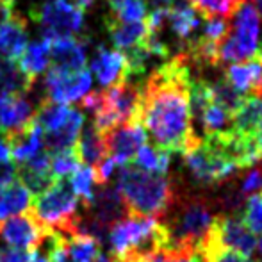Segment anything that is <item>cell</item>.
Here are the masks:
<instances>
[{
	"mask_svg": "<svg viewBox=\"0 0 262 262\" xmlns=\"http://www.w3.org/2000/svg\"><path fill=\"white\" fill-rule=\"evenodd\" d=\"M187 54H179L157 68L141 91V125L156 148L166 154L186 152L198 141L189 105Z\"/></svg>",
	"mask_w": 262,
	"mask_h": 262,
	"instance_id": "cell-1",
	"label": "cell"
},
{
	"mask_svg": "<svg viewBox=\"0 0 262 262\" xmlns=\"http://www.w3.org/2000/svg\"><path fill=\"white\" fill-rule=\"evenodd\" d=\"M123 200L127 216L157 217L173 202L171 182L161 175H150L132 164L118 169L114 186Z\"/></svg>",
	"mask_w": 262,
	"mask_h": 262,
	"instance_id": "cell-2",
	"label": "cell"
},
{
	"mask_svg": "<svg viewBox=\"0 0 262 262\" xmlns=\"http://www.w3.org/2000/svg\"><path fill=\"white\" fill-rule=\"evenodd\" d=\"M77 207H79V200L73 194L70 184L64 180H55L49 189L34 196L31 212L49 230L68 234L70 227L79 216Z\"/></svg>",
	"mask_w": 262,
	"mask_h": 262,
	"instance_id": "cell-3",
	"label": "cell"
},
{
	"mask_svg": "<svg viewBox=\"0 0 262 262\" xmlns=\"http://www.w3.org/2000/svg\"><path fill=\"white\" fill-rule=\"evenodd\" d=\"M260 18L252 0H246L235 11L234 25H230V32L220 43L217 61L221 62H243L255 57L257 41H259Z\"/></svg>",
	"mask_w": 262,
	"mask_h": 262,
	"instance_id": "cell-4",
	"label": "cell"
},
{
	"mask_svg": "<svg viewBox=\"0 0 262 262\" xmlns=\"http://www.w3.org/2000/svg\"><path fill=\"white\" fill-rule=\"evenodd\" d=\"M216 217L202 204H189L184 207L177 220L168 227L169 248L187 250L200 253L202 246L207 243Z\"/></svg>",
	"mask_w": 262,
	"mask_h": 262,
	"instance_id": "cell-5",
	"label": "cell"
},
{
	"mask_svg": "<svg viewBox=\"0 0 262 262\" xmlns=\"http://www.w3.org/2000/svg\"><path fill=\"white\" fill-rule=\"evenodd\" d=\"M32 18L41 27L45 39L75 38L84 24V11L70 0H47L38 9H32Z\"/></svg>",
	"mask_w": 262,
	"mask_h": 262,
	"instance_id": "cell-6",
	"label": "cell"
},
{
	"mask_svg": "<svg viewBox=\"0 0 262 262\" xmlns=\"http://www.w3.org/2000/svg\"><path fill=\"white\" fill-rule=\"evenodd\" d=\"M205 245L250 259L252 253L257 250V246H259V243H257L255 234H252L239 217L225 216L214 220V227L210 230V235Z\"/></svg>",
	"mask_w": 262,
	"mask_h": 262,
	"instance_id": "cell-7",
	"label": "cell"
},
{
	"mask_svg": "<svg viewBox=\"0 0 262 262\" xmlns=\"http://www.w3.org/2000/svg\"><path fill=\"white\" fill-rule=\"evenodd\" d=\"M91 72L80 70V72H62V70L52 68L45 75V90L47 100L59 105H70L72 102L82 100L91 90Z\"/></svg>",
	"mask_w": 262,
	"mask_h": 262,
	"instance_id": "cell-8",
	"label": "cell"
},
{
	"mask_svg": "<svg viewBox=\"0 0 262 262\" xmlns=\"http://www.w3.org/2000/svg\"><path fill=\"white\" fill-rule=\"evenodd\" d=\"M50 232L52 230L39 223L31 210L9 217L0 225V239L11 248L25 250V252H36L49 239Z\"/></svg>",
	"mask_w": 262,
	"mask_h": 262,
	"instance_id": "cell-9",
	"label": "cell"
},
{
	"mask_svg": "<svg viewBox=\"0 0 262 262\" xmlns=\"http://www.w3.org/2000/svg\"><path fill=\"white\" fill-rule=\"evenodd\" d=\"M47 241L49 262H95L100 255V243L88 235L50 232Z\"/></svg>",
	"mask_w": 262,
	"mask_h": 262,
	"instance_id": "cell-10",
	"label": "cell"
},
{
	"mask_svg": "<svg viewBox=\"0 0 262 262\" xmlns=\"http://www.w3.org/2000/svg\"><path fill=\"white\" fill-rule=\"evenodd\" d=\"M107 156L113 157L120 166H127L138 154L143 145H146V130L141 121L120 125L113 130L105 132Z\"/></svg>",
	"mask_w": 262,
	"mask_h": 262,
	"instance_id": "cell-11",
	"label": "cell"
},
{
	"mask_svg": "<svg viewBox=\"0 0 262 262\" xmlns=\"http://www.w3.org/2000/svg\"><path fill=\"white\" fill-rule=\"evenodd\" d=\"M86 214L109 230L111 225L127 216V210H125L123 200H121L116 187L105 184L95 191V198L90 207L86 209Z\"/></svg>",
	"mask_w": 262,
	"mask_h": 262,
	"instance_id": "cell-12",
	"label": "cell"
},
{
	"mask_svg": "<svg viewBox=\"0 0 262 262\" xmlns=\"http://www.w3.org/2000/svg\"><path fill=\"white\" fill-rule=\"evenodd\" d=\"M91 72L95 73L98 84L104 88H111L128 80V66L123 52L118 50H107L105 47H98L93 61H91Z\"/></svg>",
	"mask_w": 262,
	"mask_h": 262,
	"instance_id": "cell-13",
	"label": "cell"
},
{
	"mask_svg": "<svg viewBox=\"0 0 262 262\" xmlns=\"http://www.w3.org/2000/svg\"><path fill=\"white\" fill-rule=\"evenodd\" d=\"M84 128V114L82 111L72 107L70 114L55 130L43 132V143H45V152L54 156L59 152L73 150L79 141V136Z\"/></svg>",
	"mask_w": 262,
	"mask_h": 262,
	"instance_id": "cell-14",
	"label": "cell"
},
{
	"mask_svg": "<svg viewBox=\"0 0 262 262\" xmlns=\"http://www.w3.org/2000/svg\"><path fill=\"white\" fill-rule=\"evenodd\" d=\"M36 107L27 95L20 97H7L0 95V128L2 136H9L18 132L34 120Z\"/></svg>",
	"mask_w": 262,
	"mask_h": 262,
	"instance_id": "cell-15",
	"label": "cell"
},
{
	"mask_svg": "<svg viewBox=\"0 0 262 262\" xmlns=\"http://www.w3.org/2000/svg\"><path fill=\"white\" fill-rule=\"evenodd\" d=\"M88 39L62 38L50 41V66L62 72H80L86 66Z\"/></svg>",
	"mask_w": 262,
	"mask_h": 262,
	"instance_id": "cell-16",
	"label": "cell"
},
{
	"mask_svg": "<svg viewBox=\"0 0 262 262\" xmlns=\"http://www.w3.org/2000/svg\"><path fill=\"white\" fill-rule=\"evenodd\" d=\"M225 80L245 97H262V61L255 55L248 61L228 66Z\"/></svg>",
	"mask_w": 262,
	"mask_h": 262,
	"instance_id": "cell-17",
	"label": "cell"
},
{
	"mask_svg": "<svg viewBox=\"0 0 262 262\" xmlns=\"http://www.w3.org/2000/svg\"><path fill=\"white\" fill-rule=\"evenodd\" d=\"M9 141L11 146V159L14 162L24 164L29 159L38 156L39 152L45 150V143H43V128L32 120L29 125H25L21 130L13 132L9 136H2Z\"/></svg>",
	"mask_w": 262,
	"mask_h": 262,
	"instance_id": "cell-18",
	"label": "cell"
},
{
	"mask_svg": "<svg viewBox=\"0 0 262 262\" xmlns=\"http://www.w3.org/2000/svg\"><path fill=\"white\" fill-rule=\"evenodd\" d=\"M27 45L29 32L24 18L13 14L9 20L0 24V59L18 62Z\"/></svg>",
	"mask_w": 262,
	"mask_h": 262,
	"instance_id": "cell-19",
	"label": "cell"
},
{
	"mask_svg": "<svg viewBox=\"0 0 262 262\" xmlns=\"http://www.w3.org/2000/svg\"><path fill=\"white\" fill-rule=\"evenodd\" d=\"M107 32L111 36V41L116 47L118 52H128L130 49L143 45L150 38L148 24L145 21H134V24H120L114 20H105Z\"/></svg>",
	"mask_w": 262,
	"mask_h": 262,
	"instance_id": "cell-20",
	"label": "cell"
},
{
	"mask_svg": "<svg viewBox=\"0 0 262 262\" xmlns=\"http://www.w3.org/2000/svg\"><path fill=\"white\" fill-rule=\"evenodd\" d=\"M75 152L79 156L80 162L84 166H90V168H97L107 156V145L105 138L102 132H98L95 128V125H88L79 136V141L75 145Z\"/></svg>",
	"mask_w": 262,
	"mask_h": 262,
	"instance_id": "cell-21",
	"label": "cell"
},
{
	"mask_svg": "<svg viewBox=\"0 0 262 262\" xmlns=\"http://www.w3.org/2000/svg\"><path fill=\"white\" fill-rule=\"evenodd\" d=\"M32 196L20 180H14L9 186L0 187V225L9 217L20 216L31 209Z\"/></svg>",
	"mask_w": 262,
	"mask_h": 262,
	"instance_id": "cell-22",
	"label": "cell"
},
{
	"mask_svg": "<svg viewBox=\"0 0 262 262\" xmlns=\"http://www.w3.org/2000/svg\"><path fill=\"white\" fill-rule=\"evenodd\" d=\"M262 123V97H248L234 114V130L245 139H253Z\"/></svg>",
	"mask_w": 262,
	"mask_h": 262,
	"instance_id": "cell-23",
	"label": "cell"
},
{
	"mask_svg": "<svg viewBox=\"0 0 262 262\" xmlns=\"http://www.w3.org/2000/svg\"><path fill=\"white\" fill-rule=\"evenodd\" d=\"M16 64L29 79L36 80L38 75L50 68V39L43 38L41 41L27 45Z\"/></svg>",
	"mask_w": 262,
	"mask_h": 262,
	"instance_id": "cell-24",
	"label": "cell"
},
{
	"mask_svg": "<svg viewBox=\"0 0 262 262\" xmlns=\"http://www.w3.org/2000/svg\"><path fill=\"white\" fill-rule=\"evenodd\" d=\"M200 120L205 132L204 139H220L234 134V114L216 105L214 102L202 111Z\"/></svg>",
	"mask_w": 262,
	"mask_h": 262,
	"instance_id": "cell-25",
	"label": "cell"
},
{
	"mask_svg": "<svg viewBox=\"0 0 262 262\" xmlns=\"http://www.w3.org/2000/svg\"><path fill=\"white\" fill-rule=\"evenodd\" d=\"M36 80L29 79L16 62L4 61L0 64V95H7V97H20V95H27L32 90Z\"/></svg>",
	"mask_w": 262,
	"mask_h": 262,
	"instance_id": "cell-26",
	"label": "cell"
},
{
	"mask_svg": "<svg viewBox=\"0 0 262 262\" xmlns=\"http://www.w3.org/2000/svg\"><path fill=\"white\" fill-rule=\"evenodd\" d=\"M130 164L134 168L141 169V171L150 173V175L164 177L169 168V154L162 152L156 146L143 145L134 156V159H132Z\"/></svg>",
	"mask_w": 262,
	"mask_h": 262,
	"instance_id": "cell-27",
	"label": "cell"
},
{
	"mask_svg": "<svg viewBox=\"0 0 262 262\" xmlns=\"http://www.w3.org/2000/svg\"><path fill=\"white\" fill-rule=\"evenodd\" d=\"M245 2L246 0H189V6L205 20L220 18L227 21Z\"/></svg>",
	"mask_w": 262,
	"mask_h": 262,
	"instance_id": "cell-28",
	"label": "cell"
},
{
	"mask_svg": "<svg viewBox=\"0 0 262 262\" xmlns=\"http://www.w3.org/2000/svg\"><path fill=\"white\" fill-rule=\"evenodd\" d=\"M168 18L177 38L184 39V41H187L191 38V34L198 29V25H200L196 13H194V9L187 2H182L179 6L171 7L168 13Z\"/></svg>",
	"mask_w": 262,
	"mask_h": 262,
	"instance_id": "cell-29",
	"label": "cell"
},
{
	"mask_svg": "<svg viewBox=\"0 0 262 262\" xmlns=\"http://www.w3.org/2000/svg\"><path fill=\"white\" fill-rule=\"evenodd\" d=\"M68 184H70V187H72L73 194L77 196V200L80 198L84 209L90 207L91 202H93V198H95V191H97L95 186L98 184L97 171H95L93 168H90V166L80 164L79 168H77V171L70 177Z\"/></svg>",
	"mask_w": 262,
	"mask_h": 262,
	"instance_id": "cell-30",
	"label": "cell"
},
{
	"mask_svg": "<svg viewBox=\"0 0 262 262\" xmlns=\"http://www.w3.org/2000/svg\"><path fill=\"white\" fill-rule=\"evenodd\" d=\"M145 0H109V20L120 24H134L146 20Z\"/></svg>",
	"mask_w": 262,
	"mask_h": 262,
	"instance_id": "cell-31",
	"label": "cell"
},
{
	"mask_svg": "<svg viewBox=\"0 0 262 262\" xmlns=\"http://www.w3.org/2000/svg\"><path fill=\"white\" fill-rule=\"evenodd\" d=\"M210 93H212L214 104L223 107V109L228 111L230 114L237 113V111L241 109V105L245 104L246 98H248V97H245V95L237 93L225 79L210 84Z\"/></svg>",
	"mask_w": 262,
	"mask_h": 262,
	"instance_id": "cell-32",
	"label": "cell"
},
{
	"mask_svg": "<svg viewBox=\"0 0 262 262\" xmlns=\"http://www.w3.org/2000/svg\"><path fill=\"white\" fill-rule=\"evenodd\" d=\"M80 164L82 162H80L79 156H77L75 148L54 154V156H50V173H52V179L64 180L66 177H72Z\"/></svg>",
	"mask_w": 262,
	"mask_h": 262,
	"instance_id": "cell-33",
	"label": "cell"
},
{
	"mask_svg": "<svg viewBox=\"0 0 262 262\" xmlns=\"http://www.w3.org/2000/svg\"><path fill=\"white\" fill-rule=\"evenodd\" d=\"M243 223L252 234H262V189L250 196L243 214Z\"/></svg>",
	"mask_w": 262,
	"mask_h": 262,
	"instance_id": "cell-34",
	"label": "cell"
},
{
	"mask_svg": "<svg viewBox=\"0 0 262 262\" xmlns=\"http://www.w3.org/2000/svg\"><path fill=\"white\" fill-rule=\"evenodd\" d=\"M146 262H204L200 253L187 252V250H177V248H166L162 252L150 257Z\"/></svg>",
	"mask_w": 262,
	"mask_h": 262,
	"instance_id": "cell-35",
	"label": "cell"
},
{
	"mask_svg": "<svg viewBox=\"0 0 262 262\" xmlns=\"http://www.w3.org/2000/svg\"><path fill=\"white\" fill-rule=\"evenodd\" d=\"M262 189V169L255 168L248 173V177L243 182V194H255V191Z\"/></svg>",
	"mask_w": 262,
	"mask_h": 262,
	"instance_id": "cell-36",
	"label": "cell"
},
{
	"mask_svg": "<svg viewBox=\"0 0 262 262\" xmlns=\"http://www.w3.org/2000/svg\"><path fill=\"white\" fill-rule=\"evenodd\" d=\"M32 252H25V250L16 248H0V262H29L31 260Z\"/></svg>",
	"mask_w": 262,
	"mask_h": 262,
	"instance_id": "cell-37",
	"label": "cell"
},
{
	"mask_svg": "<svg viewBox=\"0 0 262 262\" xmlns=\"http://www.w3.org/2000/svg\"><path fill=\"white\" fill-rule=\"evenodd\" d=\"M18 168L13 161L9 162H0V187L9 186L11 182L18 179Z\"/></svg>",
	"mask_w": 262,
	"mask_h": 262,
	"instance_id": "cell-38",
	"label": "cell"
},
{
	"mask_svg": "<svg viewBox=\"0 0 262 262\" xmlns=\"http://www.w3.org/2000/svg\"><path fill=\"white\" fill-rule=\"evenodd\" d=\"M14 14V2L13 0H0V24L9 20Z\"/></svg>",
	"mask_w": 262,
	"mask_h": 262,
	"instance_id": "cell-39",
	"label": "cell"
},
{
	"mask_svg": "<svg viewBox=\"0 0 262 262\" xmlns=\"http://www.w3.org/2000/svg\"><path fill=\"white\" fill-rule=\"evenodd\" d=\"M152 11H169L173 7V0H145Z\"/></svg>",
	"mask_w": 262,
	"mask_h": 262,
	"instance_id": "cell-40",
	"label": "cell"
},
{
	"mask_svg": "<svg viewBox=\"0 0 262 262\" xmlns=\"http://www.w3.org/2000/svg\"><path fill=\"white\" fill-rule=\"evenodd\" d=\"M11 159V146L6 138H0V162H9Z\"/></svg>",
	"mask_w": 262,
	"mask_h": 262,
	"instance_id": "cell-41",
	"label": "cell"
},
{
	"mask_svg": "<svg viewBox=\"0 0 262 262\" xmlns=\"http://www.w3.org/2000/svg\"><path fill=\"white\" fill-rule=\"evenodd\" d=\"M255 145H257V150H259V156L262 159V123H260L259 130H257V134H255Z\"/></svg>",
	"mask_w": 262,
	"mask_h": 262,
	"instance_id": "cell-42",
	"label": "cell"
},
{
	"mask_svg": "<svg viewBox=\"0 0 262 262\" xmlns=\"http://www.w3.org/2000/svg\"><path fill=\"white\" fill-rule=\"evenodd\" d=\"M70 2L72 4H75L77 7H79V9H86V7H90L91 4H93V0H70Z\"/></svg>",
	"mask_w": 262,
	"mask_h": 262,
	"instance_id": "cell-43",
	"label": "cell"
},
{
	"mask_svg": "<svg viewBox=\"0 0 262 262\" xmlns=\"http://www.w3.org/2000/svg\"><path fill=\"white\" fill-rule=\"evenodd\" d=\"M29 262H49V259H47L45 255H41L39 252H32L31 260H29Z\"/></svg>",
	"mask_w": 262,
	"mask_h": 262,
	"instance_id": "cell-44",
	"label": "cell"
},
{
	"mask_svg": "<svg viewBox=\"0 0 262 262\" xmlns=\"http://www.w3.org/2000/svg\"><path fill=\"white\" fill-rule=\"evenodd\" d=\"M95 262H116V260H114L111 255H105V253H100V255L97 257V260H95Z\"/></svg>",
	"mask_w": 262,
	"mask_h": 262,
	"instance_id": "cell-45",
	"label": "cell"
},
{
	"mask_svg": "<svg viewBox=\"0 0 262 262\" xmlns=\"http://www.w3.org/2000/svg\"><path fill=\"white\" fill-rule=\"evenodd\" d=\"M255 55H257V57H259L260 61H262V49H260V50H257V54H255Z\"/></svg>",
	"mask_w": 262,
	"mask_h": 262,
	"instance_id": "cell-46",
	"label": "cell"
},
{
	"mask_svg": "<svg viewBox=\"0 0 262 262\" xmlns=\"http://www.w3.org/2000/svg\"><path fill=\"white\" fill-rule=\"evenodd\" d=\"M259 246H260V252H262V239H260V245Z\"/></svg>",
	"mask_w": 262,
	"mask_h": 262,
	"instance_id": "cell-47",
	"label": "cell"
},
{
	"mask_svg": "<svg viewBox=\"0 0 262 262\" xmlns=\"http://www.w3.org/2000/svg\"><path fill=\"white\" fill-rule=\"evenodd\" d=\"M0 64H2V59H0Z\"/></svg>",
	"mask_w": 262,
	"mask_h": 262,
	"instance_id": "cell-48",
	"label": "cell"
},
{
	"mask_svg": "<svg viewBox=\"0 0 262 262\" xmlns=\"http://www.w3.org/2000/svg\"><path fill=\"white\" fill-rule=\"evenodd\" d=\"M13 2H14V0H13Z\"/></svg>",
	"mask_w": 262,
	"mask_h": 262,
	"instance_id": "cell-49",
	"label": "cell"
}]
</instances>
